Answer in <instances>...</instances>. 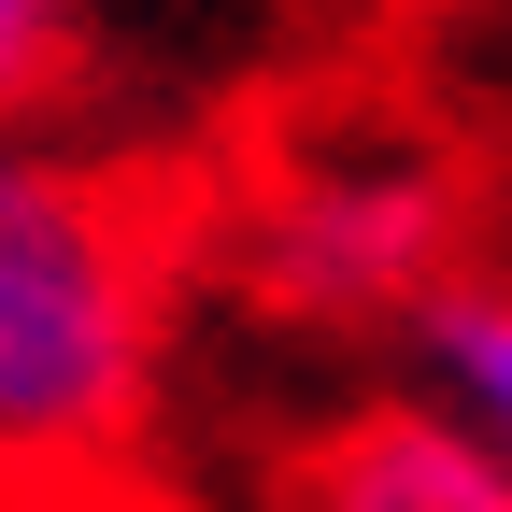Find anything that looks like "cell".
<instances>
[{
	"label": "cell",
	"mask_w": 512,
	"mask_h": 512,
	"mask_svg": "<svg viewBox=\"0 0 512 512\" xmlns=\"http://www.w3.org/2000/svg\"><path fill=\"white\" fill-rule=\"evenodd\" d=\"M171 370L157 214L72 143L0 128V484H100L143 456Z\"/></svg>",
	"instance_id": "obj_1"
},
{
	"label": "cell",
	"mask_w": 512,
	"mask_h": 512,
	"mask_svg": "<svg viewBox=\"0 0 512 512\" xmlns=\"http://www.w3.org/2000/svg\"><path fill=\"white\" fill-rule=\"evenodd\" d=\"M441 285H456L441 157H299L242 214V299L285 328H413Z\"/></svg>",
	"instance_id": "obj_2"
},
{
	"label": "cell",
	"mask_w": 512,
	"mask_h": 512,
	"mask_svg": "<svg viewBox=\"0 0 512 512\" xmlns=\"http://www.w3.org/2000/svg\"><path fill=\"white\" fill-rule=\"evenodd\" d=\"M271 512H512V470L456 413H427L413 384L399 399H342L285 441L271 470Z\"/></svg>",
	"instance_id": "obj_3"
},
{
	"label": "cell",
	"mask_w": 512,
	"mask_h": 512,
	"mask_svg": "<svg viewBox=\"0 0 512 512\" xmlns=\"http://www.w3.org/2000/svg\"><path fill=\"white\" fill-rule=\"evenodd\" d=\"M399 342H413V399L456 413L484 456L512 470V285H498V271H456Z\"/></svg>",
	"instance_id": "obj_4"
},
{
	"label": "cell",
	"mask_w": 512,
	"mask_h": 512,
	"mask_svg": "<svg viewBox=\"0 0 512 512\" xmlns=\"http://www.w3.org/2000/svg\"><path fill=\"white\" fill-rule=\"evenodd\" d=\"M86 86V0H0V128H43Z\"/></svg>",
	"instance_id": "obj_5"
}]
</instances>
